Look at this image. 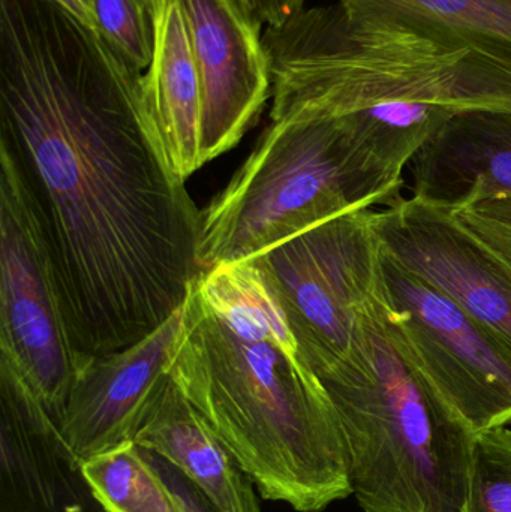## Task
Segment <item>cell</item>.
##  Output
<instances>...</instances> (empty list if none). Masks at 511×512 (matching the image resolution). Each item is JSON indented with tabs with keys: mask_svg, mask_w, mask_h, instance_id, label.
Here are the masks:
<instances>
[{
	"mask_svg": "<svg viewBox=\"0 0 511 512\" xmlns=\"http://www.w3.org/2000/svg\"><path fill=\"white\" fill-rule=\"evenodd\" d=\"M264 26H281L305 8V0H237Z\"/></svg>",
	"mask_w": 511,
	"mask_h": 512,
	"instance_id": "22",
	"label": "cell"
},
{
	"mask_svg": "<svg viewBox=\"0 0 511 512\" xmlns=\"http://www.w3.org/2000/svg\"><path fill=\"white\" fill-rule=\"evenodd\" d=\"M402 186V176L372 158L339 120H272L201 212V270L257 258L345 213L393 206Z\"/></svg>",
	"mask_w": 511,
	"mask_h": 512,
	"instance_id": "5",
	"label": "cell"
},
{
	"mask_svg": "<svg viewBox=\"0 0 511 512\" xmlns=\"http://www.w3.org/2000/svg\"><path fill=\"white\" fill-rule=\"evenodd\" d=\"M135 444L176 466L219 511L263 512L254 483L171 378Z\"/></svg>",
	"mask_w": 511,
	"mask_h": 512,
	"instance_id": "15",
	"label": "cell"
},
{
	"mask_svg": "<svg viewBox=\"0 0 511 512\" xmlns=\"http://www.w3.org/2000/svg\"><path fill=\"white\" fill-rule=\"evenodd\" d=\"M153 56L143 74L144 107L165 161L186 180L206 161L203 98L182 0H149Z\"/></svg>",
	"mask_w": 511,
	"mask_h": 512,
	"instance_id": "14",
	"label": "cell"
},
{
	"mask_svg": "<svg viewBox=\"0 0 511 512\" xmlns=\"http://www.w3.org/2000/svg\"><path fill=\"white\" fill-rule=\"evenodd\" d=\"M57 5L65 8L69 14L86 24V26L96 29L95 11H93V0H54Z\"/></svg>",
	"mask_w": 511,
	"mask_h": 512,
	"instance_id": "23",
	"label": "cell"
},
{
	"mask_svg": "<svg viewBox=\"0 0 511 512\" xmlns=\"http://www.w3.org/2000/svg\"><path fill=\"white\" fill-rule=\"evenodd\" d=\"M380 294L420 372L474 435L511 424V354L491 333L383 248Z\"/></svg>",
	"mask_w": 511,
	"mask_h": 512,
	"instance_id": "8",
	"label": "cell"
},
{
	"mask_svg": "<svg viewBox=\"0 0 511 512\" xmlns=\"http://www.w3.org/2000/svg\"><path fill=\"white\" fill-rule=\"evenodd\" d=\"M180 327L182 307L135 345L80 364L59 427L83 462L135 442L170 381Z\"/></svg>",
	"mask_w": 511,
	"mask_h": 512,
	"instance_id": "11",
	"label": "cell"
},
{
	"mask_svg": "<svg viewBox=\"0 0 511 512\" xmlns=\"http://www.w3.org/2000/svg\"><path fill=\"white\" fill-rule=\"evenodd\" d=\"M200 75L204 161L233 149L272 96L263 26L237 0H182Z\"/></svg>",
	"mask_w": 511,
	"mask_h": 512,
	"instance_id": "10",
	"label": "cell"
},
{
	"mask_svg": "<svg viewBox=\"0 0 511 512\" xmlns=\"http://www.w3.org/2000/svg\"><path fill=\"white\" fill-rule=\"evenodd\" d=\"M80 357L26 180L0 144V381L60 423Z\"/></svg>",
	"mask_w": 511,
	"mask_h": 512,
	"instance_id": "6",
	"label": "cell"
},
{
	"mask_svg": "<svg viewBox=\"0 0 511 512\" xmlns=\"http://www.w3.org/2000/svg\"><path fill=\"white\" fill-rule=\"evenodd\" d=\"M141 450H143V448H141ZM143 451L144 456L152 463L153 468L158 471L162 480L165 481V484L170 487L171 492L179 499L185 512H221L185 477V475L182 474V472L179 471V469L176 468V466L171 465L170 462L162 459L158 454L150 453V451L147 450Z\"/></svg>",
	"mask_w": 511,
	"mask_h": 512,
	"instance_id": "21",
	"label": "cell"
},
{
	"mask_svg": "<svg viewBox=\"0 0 511 512\" xmlns=\"http://www.w3.org/2000/svg\"><path fill=\"white\" fill-rule=\"evenodd\" d=\"M168 375L267 501L321 512L353 495L332 400L254 262L198 274Z\"/></svg>",
	"mask_w": 511,
	"mask_h": 512,
	"instance_id": "2",
	"label": "cell"
},
{
	"mask_svg": "<svg viewBox=\"0 0 511 512\" xmlns=\"http://www.w3.org/2000/svg\"><path fill=\"white\" fill-rule=\"evenodd\" d=\"M372 215L371 209L345 213L249 259L317 376L348 357L380 289L381 243Z\"/></svg>",
	"mask_w": 511,
	"mask_h": 512,
	"instance_id": "7",
	"label": "cell"
},
{
	"mask_svg": "<svg viewBox=\"0 0 511 512\" xmlns=\"http://www.w3.org/2000/svg\"><path fill=\"white\" fill-rule=\"evenodd\" d=\"M318 379L363 512H467L476 435L420 372L380 289L348 357Z\"/></svg>",
	"mask_w": 511,
	"mask_h": 512,
	"instance_id": "4",
	"label": "cell"
},
{
	"mask_svg": "<svg viewBox=\"0 0 511 512\" xmlns=\"http://www.w3.org/2000/svg\"><path fill=\"white\" fill-rule=\"evenodd\" d=\"M455 215L471 233L511 265V197L482 201Z\"/></svg>",
	"mask_w": 511,
	"mask_h": 512,
	"instance_id": "20",
	"label": "cell"
},
{
	"mask_svg": "<svg viewBox=\"0 0 511 512\" xmlns=\"http://www.w3.org/2000/svg\"><path fill=\"white\" fill-rule=\"evenodd\" d=\"M83 465L54 418L0 381V512H107Z\"/></svg>",
	"mask_w": 511,
	"mask_h": 512,
	"instance_id": "12",
	"label": "cell"
},
{
	"mask_svg": "<svg viewBox=\"0 0 511 512\" xmlns=\"http://www.w3.org/2000/svg\"><path fill=\"white\" fill-rule=\"evenodd\" d=\"M96 29L141 71L153 56V26L143 0H93Z\"/></svg>",
	"mask_w": 511,
	"mask_h": 512,
	"instance_id": "19",
	"label": "cell"
},
{
	"mask_svg": "<svg viewBox=\"0 0 511 512\" xmlns=\"http://www.w3.org/2000/svg\"><path fill=\"white\" fill-rule=\"evenodd\" d=\"M0 144L38 213L81 361L161 327L201 273V212L147 117L143 71L54 0H0Z\"/></svg>",
	"mask_w": 511,
	"mask_h": 512,
	"instance_id": "1",
	"label": "cell"
},
{
	"mask_svg": "<svg viewBox=\"0 0 511 512\" xmlns=\"http://www.w3.org/2000/svg\"><path fill=\"white\" fill-rule=\"evenodd\" d=\"M356 18L405 27L511 68V0H338Z\"/></svg>",
	"mask_w": 511,
	"mask_h": 512,
	"instance_id": "16",
	"label": "cell"
},
{
	"mask_svg": "<svg viewBox=\"0 0 511 512\" xmlns=\"http://www.w3.org/2000/svg\"><path fill=\"white\" fill-rule=\"evenodd\" d=\"M410 165L413 197L453 213L511 197V113L456 114L429 137Z\"/></svg>",
	"mask_w": 511,
	"mask_h": 512,
	"instance_id": "13",
	"label": "cell"
},
{
	"mask_svg": "<svg viewBox=\"0 0 511 512\" xmlns=\"http://www.w3.org/2000/svg\"><path fill=\"white\" fill-rule=\"evenodd\" d=\"M272 120L336 119L381 165L402 176L456 114L511 113V68L405 27L362 20L339 3L266 26Z\"/></svg>",
	"mask_w": 511,
	"mask_h": 512,
	"instance_id": "3",
	"label": "cell"
},
{
	"mask_svg": "<svg viewBox=\"0 0 511 512\" xmlns=\"http://www.w3.org/2000/svg\"><path fill=\"white\" fill-rule=\"evenodd\" d=\"M467 512H511V430L507 426L474 439Z\"/></svg>",
	"mask_w": 511,
	"mask_h": 512,
	"instance_id": "18",
	"label": "cell"
},
{
	"mask_svg": "<svg viewBox=\"0 0 511 512\" xmlns=\"http://www.w3.org/2000/svg\"><path fill=\"white\" fill-rule=\"evenodd\" d=\"M83 468L107 512H185L135 442L92 457Z\"/></svg>",
	"mask_w": 511,
	"mask_h": 512,
	"instance_id": "17",
	"label": "cell"
},
{
	"mask_svg": "<svg viewBox=\"0 0 511 512\" xmlns=\"http://www.w3.org/2000/svg\"><path fill=\"white\" fill-rule=\"evenodd\" d=\"M144 3H146V6H147V2H149V0H143Z\"/></svg>",
	"mask_w": 511,
	"mask_h": 512,
	"instance_id": "24",
	"label": "cell"
},
{
	"mask_svg": "<svg viewBox=\"0 0 511 512\" xmlns=\"http://www.w3.org/2000/svg\"><path fill=\"white\" fill-rule=\"evenodd\" d=\"M381 248L452 298L511 354V265L450 210L411 197L372 215Z\"/></svg>",
	"mask_w": 511,
	"mask_h": 512,
	"instance_id": "9",
	"label": "cell"
}]
</instances>
